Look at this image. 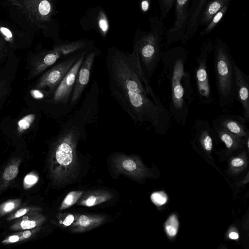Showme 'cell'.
I'll return each instance as SVG.
<instances>
[{"label":"cell","mask_w":249,"mask_h":249,"mask_svg":"<svg viewBox=\"0 0 249 249\" xmlns=\"http://www.w3.org/2000/svg\"><path fill=\"white\" fill-rule=\"evenodd\" d=\"M106 65L110 95L134 124L147 125L157 134H166L171 128L172 119L144 76L136 53L109 48Z\"/></svg>","instance_id":"1"},{"label":"cell","mask_w":249,"mask_h":249,"mask_svg":"<svg viewBox=\"0 0 249 249\" xmlns=\"http://www.w3.org/2000/svg\"><path fill=\"white\" fill-rule=\"evenodd\" d=\"M188 50L176 46L164 50L157 85L170 117L178 124H186L190 106L195 100L191 72L186 69Z\"/></svg>","instance_id":"2"},{"label":"cell","mask_w":249,"mask_h":249,"mask_svg":"<svg viewBox=\"0 0 249 249\" xmlns=\"http://www.w3.org/2000/svg\"><path fill=\"white\" fill-rule=\"evenodd\" d=\"M150 30L139 31L134 42L133 52L145 78L149 82L160 63L165 36L163 20L157 16L149 17Z\"/></svg>","instance_id":"3"},{"label":"cell","mask_w":249,"mask_h":249,"mask_svg":"<svg viewBox=\"0 0 249 249\" xmlns=\"http://www.w3.org/2000/svg\"><path fill=\"white\" fill-rule=\"evenodd\" d=\"M213 52L218 105L222 113H229L236 101L235 62L228 46L219 37L214 41Z\"/></svg>","instance_id":"4"},{"label":"cell","mask_w":249,"mask_h":249,"mask_svg":"<svg viewBox=\"0 0 249 249\" xmlns=\"http://www.w3.org/2000/svg\"><path fill=\"white\" fill-rule=\"evenodd\" d=\"M213 44L211 39H206L197 52L192 64L191 80L195 100L199 106H212L216 100L212 92L209 71V61L213 52Z\"/></svg>","instance_id":"5"},{"label":"cell","mask_w":249,"mask_h":249,"mask_svg":"<svg viewBox=\"0 0 249 249\" xmlns=\"http://www.w3.org/2000/svg\"><path fill=\"white\" fill-rule=\"evenodd\" d=\"M89 52L82 53L49 99L45 100L52 108L56 119L63 120L74 109L71 104L75 78L85 56Z\"/></svg>","instance_id":"6"},{"label":"cell","mask_w":249,"mask_h":249,"mask_svg":"<svg viewBox=\"0 0 249 249\" xmlns=\"http://www.w3.org/2000/svg\"><path fill=\"white\" fill-rule=\"evenodd\" d=\"M88 42L79 40L57 45L50 50L43 52L36 56L33 62L32 76H36L60 60L71 54L83 52H89Z\"/></svg>","instance_id":"7"},{"label":"cell","mask_w":249,"mask_h":249,"mask_svg":"<svg viewBox=\"0 0 249 249\" xmlns=\"http://www.w3.org/2000/svg\"><path fill=\"white\" fill-rule=\"evenodd\" d=\"M83 52L71 54L55 63L40 77L36 88L43 89L50 97Z\"/></svg>","instance_id":"8"},{"label":"cell","mask_w":249,"mask_h":249,"mask_svg":"<svg viewBox=\"0 0 249 249\" xmlns=\"http://www.w3.org/2000/svg\"><path fill=\"white\" fill-rule=\"evenodd\" d=\"M192 1V0H175L174 20L172 26L166 30L163 43L164 50L174 43L181 42L188 25Z\"/></svg>","instance_id":"9"},{"label":"cell","mask_w":249,"mask_h":249,"mask_svg":"<svg viewBox=\"0 0 249 249\" xmlns=\"http://www.w3.org/2000/svg\"><path fill=\"white\" fill-rule=\"evenodd\" d=\"M96 56V52L92 50L85 56L78 71L73 89L71 104L74 109L79 103L90 79L91 70Z\"/></svg>","instance_id":"10"},{"label":"cell","mask_w":249,"mask_h":249,"mask_svg":"<svg viewBox=\"0 0 249 249\" xmlns=\"http://www.w3.org/2000/svg\"><path fill=\"white\" fill-rule=\"evenodd\" d=\"M247 122H248L244 116L222 113L213 119L212 123L222 126L234 135L246 138L249 137Z\"/></svg>","instance_id":"11"},{"label":"cell","mask_w":249,"mask_h":249,"mask_svg":"<svg viewBox=\"0 0 249 249\" xmlns=\"http://www.w3.org/2000/svg\"><path fill=\"white\" fill-rule=\"evenodd\" d=\"M23 8L34 22H46L51 19L53 6L51 0H22Z\"/></svg>","instance_id":"12"},{"label":"cell","mask_w":249,"mask_h":249,"mask_svg":"<svg viewBox=\"0 0 249 249\" xmlns=\"http://www.w3.org/2000/svg\"><path fill=\"white\" fill-rule=\"evenodd\" d=\"M236 100L243 109V116L249 121V76L244 72L236 64L234 65Z\"/></svg>","instance_id":"13"},{"label":"cell","mask_w":249,"mask_h":249,"mask_svg":"<svg viewBox=\"0 0 249 249\" xmlns=\"http://www.w3.org/2000/svg\"><path fill=\"white\" fill-rule=\"evenodd\" d=\"M210 0H192L188 25L181 42L186 44L196 34L199 26V19L205 5Z\"/></svg>","instance_id":"14"},{"label":"cell","mask_w":249,"mask_h":249,"mask_svg":"<svg viewBox=\"0 0 249 249\" xmlns=\"http://www.w3.org/2000/svg\"><path fill=\"white\" fill-rule=\"evenodd\" d=\"M39 211L20 217L11 225L10 229L12 231H23L37 228L43 221L44 217Z\"/></svg>","instance_id":"15"},{"label":"cell","mask_w":249,"mask_h":249,"mask_svg":"<svg viewBox=\"0 0 249 249\" xmlns=\"http://www.w3.org/2000/svg\"><path fill=\"white\" fill-rule=\"evenodd\" d=\"M21 159L15 158L11 160L0 174V194L3 192L17 176Z\"/></svg>","instance_id":"16"},{"label":"cell","mask_w":249,"mask_h":249,"mask_svg":"<svg viewBox=\"0 0 249 249\" xmlns=\"http://www.w3.org/2000/svg\"><path fill=\"white\" fill-rule=\"evenodd\" d=\"M231 0H210L204 6L199 19L198 25L205 26L212 18Z\"/></svg>","instance_id":"17"},{"label":"cell","mask_w":249,"mask_h":249,"mask_svg":"<svg viewBox=\"0 0 249 249\" xmlns=\"http://www.w3.org/2000/svg\"><path fill=\"white\" fill-rule=\"evenodd\" d=\"M55 156L57 161L61 165L67 166L72 160V147L69 143L56 138Z\"/></svg>","instance_id":"18"},{"label":"cell","mask_w":249,"mask_h":249,"mask_svg":"<svg viewBox=\"0 0 249 249\" xmlns=\"http://www.w3.org/2000/svg\"><path fill=\"white\" fill-rule=\"evenodd\" d=\"M230 3L225 5L212 18L209 22L205 25L199 34V36H204L211 33L217 25L222 21L228 9Z\"/></svg>","instance_id":"19"},{"label":"cell","mask_w":249,"mask_h":249,"mask_svg":"<svg viewBox=\"0 0 249 249\" xmlns=\"http://www.w3.org/2000/svg\"><path fill=\"white\" fill-rule=\"evenodd\" d=\"M20 199H9L0 204V218L17 210L21 205Z\"/></svg>","instance_id":"20"},{"label":"cell","mask_w":249,"mask_h":249,"mask_svg":"<svg viewBox=\"0 0 249 249\" xmlns=\"http://www.w3.org/2000/svg\"><path fill=\"white\" fill-rule=\"evenodd\" d=\"M38 211H40V209L38 207L33 206L23 207L11 213L8 216L6 220L7 221H11L15 219H18L26 214Z\"/></svg>","instance_id":"21"},{"label":"cell","mask_w":249,"mask_h":249,"mask_svg":"<svg viewBox=\"0 0 249 249\" xmlns=\"http://www.w3.org/2000/svg\"><path fill=\"white\" fill-rule=\"evenodd\" d=\"M164 226L167 234L170 237L175 236L178 232L179 226L176 215H171L166 221Z\"/></svg>","instance_id":"22"},{"label":"cell","mask_w":249,"mask_h":249,"mask_svg":"<svg viewBox=\"0 0 249 249\" xmlns=\"http://www.w3.org/2000/svg\"><path fill=\"white\" fill-rule=\"evenodd\" d=\"M36 119V115L30 114L21 119L18 123V131L19 134L28 129Z\"/></svg>","instance_id":"23"},{"label":"cell","mask_w":249,"mask_h":249,"mask_svg":"<svg viewBox=\"0 0 249 249\" xmlns=\"http://www.w3.org/2000/svg\"><path fill=\"white\" fill-rule=\"evenodd\" d=\"M175 0H158L160 18L164 19L173 7Z\"/></svg>","instance_id":"24"},{"label":"cell","mask_w":249,"mask_h":249,"mask_svg":"<svg viewBox=\"0 0 249 249\" xmlns=\"http://www.w3.org/2000/svg\"><path fill=\"white\" fill-rule=\"evenodd\" d=\"M151 199L155 205L161 206L166 203L168 197L164 192L160 191L152 194Z\"/></svg>","instance_id":"25"},{"label":"cell","mask_w":249,"mask_h":249,"mask_svg":"<svg viewBox=\"0 0 249 249\" xmlns=\"http://www.w3.org/2000/svg\"><path fill=\"white\" fill-rule=\"evenodd\" d=\"M81 196V192H71L67 195L64 199L62 204V208H66L70 207L77 200L78 198Z\"/></svg>","instance_id":"26"},{"label":"cell","mask_w":249,"mask_h":249,"mask_svg":"<svg viewBox=\"0 0 249 249\" xmlns=\"http://www.w3.org/2000/svg\"><path fill=\"white\" fill-rule=\"evenodd\" d=\"M38 177L34 173L32 172L26 176L23 180V187L27 189L32 187L38 181Z\"/></svg>","instance_id":"27"},{"label":"cell","mask_w":249,"mask_h":249,"mask_svg":"<svg viewBox=\"0 0 249 249\" xmlns=\"http://www.w3.org/2000/svg\"><path fill=\"white\" fill-rule=\"evenodd\" d=\"M98 23L102 35L105 36L108 31V23L106 15L102 12H101L100 13Z\"/></svg>","instance_id":"28"},{"label":"cell","mask_w":249,"mask_h":249,"mask_svg":"<svg viewBox=\"0 0 249 249\" xmlns=\"http://www.w3.org/2000/svg\"><path fill=\"white\" fill-rule=\"evenodd\" d=\"M22 241H24V239L21 236V231H19L7 236L1 241V243L7 245Z\"/></svg>","instance_id":"29"},{"label":"cell","mask_w":249,"mask_h":249,"mask_svg":"<svg viewBox=\"0 0 249 249\" xmlns=\"http://www.w3.org/2000/svg\"><path fill=\"white\" fill-rule=\"evenodd\" d=\"M39 229L37 227L36 228L25 230L21 231V234L22 237L23 238L24 241L28 240L33 236V235L37 232Z\"/></svg>","instance_id":"30"},{"label":"cell","mask_w":249,"mask_h":249,"mask_svg":"<svg viewBox=\"0 0 249 249\" xmlns=\"http://www.w3.org/2000/svg\"><path fill=\"white\" fill-rule=\"evenodd\" d=\"M122 165L124 169L129 171H132L136 168L135 162L131 160H124Z\"/></svg>","instance_id":"31"},{"label":"cell","mask_w":249,"mask_h":249,"mask_svg":"<svg viewBox=\"0 0 249 249\" xmlns=\"http://www.w3.org/2000/svg\"><path fill=\"white\" fill-rule=\"evenodd\" d=\"M0 32L3 36L4 39L7 41L12 42L13 40V36L11 31L7 28L0 26Z\"/></svg>","instance_id":"32"},{"label":"cell","mask_w":249,"mask_h":249,"mask_svg":"<svg viewBox=\"0 0 249 249\" xmlns=\"http://www.w3.org/2000/svg\"><path fill=\"white\" fill-rule=\"evenodd\" d=\"M8 92L7 87L4 81H0V104Z\"/></svg>","instance_id":"33"},{"label":"cell","mask_w":249,"mask_h":249,"mask_svg":"<svg viewBox=\"0 0 249 249\" xmlns=\"http://www.w3.org/2000/svg\"><path fill=\"white\" fill-rule=\"evenodd\" d=\"M151 0H142L141 2V8L142 12H146L150 8Z\"/></svg>","instance_id":"34"},{"label":"cell","mask_w":249,"mask_h":249,"mask_svg":"<svg viewBox=\"0 0 249 249\" xmlns=\"http://www.w3.org/2000/svg\"><path fill=\"white\" fill-rule=\"evenodd\" d=\"M79 224L83 226H87L90 224V220L86 215H81L79 219Z\"/></svg>","instance_id":"35"},{"label":"cell","mask_w":249,"mask_h":249,"mask_svg":"<svg viewBox=\"0 0 249 249\" xmlns=\"http://www.w3.org/2000/svg\"><path fill=\"white\" fill-rule=\"evenodd\" d=\"M244 164V160L241 158H235L231 161V164L232 166L238 167L242 166Z\"/></svg>","instance_id":"36"},{"label":"cell","mask_w":249,"mask_h":249,"mask_svg":"<svg viewBox=\"0 0 249 249\" xmlns=\"http://www.w3.org/2000/svg\"><path fill=\"white\" fill-rule=\"evenodd\" d=\"M74 221V216L72 214L68 215L63 222L65 226L70 225Z\"/></svg>","instance_id":"37"},{"label":"cell","mask_w":249,"mask_h":249,"mask_svg":"<svg viewBox=\"0 0 249 249\" xmlns=\"http://www.w3.org/2000/svg\"><path fill=\"white\" fill-rule=\"evenodd\" d=\"M95 201L96 197L93 196H91L87 199L86 204L88 206H91L95 204Z\"/></svg>","instance_id":"38"},{"label":"cell","mask_w":249,"mask_h":249,"mask_svg":"<svg viewBox=\"0 0 249 249\" xmlns=\"http://www.w3.org/2000/svg\"><path fill=\"white\" fill-rule=\"evenodd\" d=\"M5 49V43L0 36V56L2 54Z\"/></svg>","instance_id":"39"},{"label":"cell","mask_w":249,"mask_h":249,"mask_svg":"<svg viewBox=\"0 0 249 249\" xmlns=\"http://www.w3.org/2000/svg\"><path fill=\"white\" fill-rule=\"evenodd\" d=\"M229 238L231 239H237L239 237V235L236 232H231L230 234H229Z\"/></svg>","instance_id":"40"}]
</instances>
